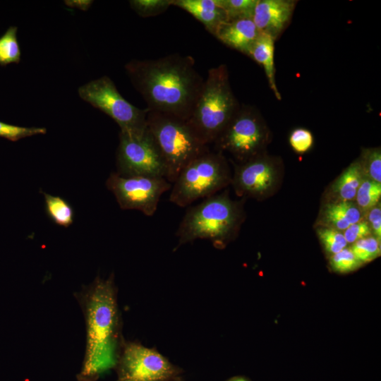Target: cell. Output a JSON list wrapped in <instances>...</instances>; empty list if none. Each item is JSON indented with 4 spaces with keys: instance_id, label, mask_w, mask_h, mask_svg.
I'll list each match as a JSON object with an SVG mask.
<instances>
[{
    "instance_id": "obj_1",
    "label": "cell",
    "mask_w": 381,
    "mask_h": 381,
    "mask_svg": "<svg viewBox=\"0 0 381 381\" xmlns=\"http://www.w3.org/2000/svg\"><path fill=\"white\" fill-rule=\"evenodd\" d=\"M125 68L148 110L189 119L205 80L192 56L171 54L155 59H132Z\"/></svg>"
},
{
    "instance_id": "obj_2",
    "label": "cell",
    "mask_w": 381,
    "mask_h": 381,
    "mask_svg": "<svg viewBox=\"0 0 381 381\" xmlns=\"http://www.w3.org/2000/svg\"><path fill=\"white\" fill-rule=\"evenodd\" d=\"M84 315L86 347L78 378L92 381L116 366L124 341L113 273L74 294Z\"/></svg>"
},
{
    "instance_id": "obj_3",
    "label": "cell",
    "mask_w": 381,
    "mask_h": 381,
    "mask_svg": "<svg viewBox=\"0 0 381 381\" xmlns=\"http://www.w3.org/2000/svg\"><path fill=\"white\" fill-rule=\"evenodd\" d=\"M241 207L224 192L188 207L176 232L178 243L175 250L198 239L207 240L214 247L223 248L238 230L243 219Z\"/></svg>"
},
{
    "instance_id": "obj_4",
    "label": "cell",
    "mask_w": 381,
    "mask_h": 381,
    "mask_svg": "<svg viewBox=\"0 0 381 381\" xmlns=\"http://www.w3.org/2000/svg\"><path fill=\"white\" fill-rule=\"evenodd\" d=\"M240 107L231 90L227 67L208 70L188 123L202 142L213 144Z\"/></svg>"
},
{
    "instance_id": "obj_5",
    "label": "cell",
    "mask_w": 381,
    "mask_h": 381,
    "mask_svg": "<svg viewBox=\"0 0 381 381\" xmlns=\"http://www.w3.org/2000/svg\"><path fill=\"white\" fill-rule=\"evenodd\" d=\"M147 127L166 164V179L171 184L185 166L210 150L186 120L147 109Z\"/></svg>"
},
{
    "instance_id": "obj_6",
    "label": "cell",
    "mask_w": 381,
    "mask_h": 381,
    "mask_svg": "<svg viewBox=\"0 0 381 381\" xmlns=\"http://www.w3.org/2000/svg\"><path fill=\"white\" fill-rule=\"evenodd\" d=\"M230 182L231 178L223 153L209 150L181 169L172 183L169 201L181 207H187L217 194Z\"/></svg>"
},
{
    "instance_id": "obj_7",
    "label": "cell",
    "mask_w": 381,
    "mask_h": 381,
    "mask_svg": "<svg viewBox=\"0 0 381 381\" xmlns=\"http://www.w3.org/2000/svg\"><path fill=\"white\" fill-rule=\"evenodd\" d=\"M269 135L260 111L250 105H240L213 144L215 150L227 152L242 163L263 153Z\"/></svg>"
},
{
    "instance_id": "obj_8",
    "label": "cell",
    "mask_w": 381,
    "mask_h": 381,
    "mask_svg": "<svg viewBox=\"0 0 381 381\" xmlns=\"http://www.w3.org/2000/svg\"><path fill=\"white\" fill-rule=\"evenodd\" d=\"M80 97L111 118L121 131L137 132L147 128V109L128 102L107 75L92 80L78 89Z\"/></svg>"
},
{
    "instance_id": "obj_9",
    "label": "cell",
    "mask_w": 381,
    "mask_h": 381,
    "mask_svg": "<svg viewBox=\"0 0 381 381\" xmlns=\"http://www.w3.org/2000/svg\"><path fill=\"white\" fill-rule=\"evenodd\" d=\"M116 167V173L124 176L166 179V164L147 127L137 132L120 131Z\"/></svg>"
},
{
    "instance_id": "obj_10",
    "label": "cell",
    "mask_w": 381,
    "mask_h": 381,
    "mask_svg": "<svg viewBox=\"0 0 381 381\" xmlns=\"http://www.w3.org/2000/svg\"><path fill=\"white\" fill-rule=\"evenodd\" d=\"M117 381H174L182 370L154 349L124 341L117 363Z\"/></svg>"
},
{
    "instance_id": "obj_11",
    "label": "cell",
    "mask_w": 381,
    "mask_h": 381,
    "mask_svg": "<svg viewBox=\"0 0 381 381\" xmlns=\"http://www.w3.org/2000/svg\"><path fill=\"white\" fill-rule=\"evenodd\" d=\"M106 186L116 198L122 210H136L152 217L156 212L163 193L172 184L165 178L147 176H124L112 172Z\"/></svg>"
},
{
    "instance_id": "obj_12",
    "label": "cell",
    "mask_w": 381,
    "mask_h": 381,
    "mask_svg": "<svg viewBox=\"0 0 381 381\" xmlns=\"http://www.w3.org/2000/svg\"><path fill=\"white\" fill-rule=\"evenodd\" d=\"M276 180L274 162L263 152L236 165L231 183L239 195L261 198L274 187Z\"/></svg>"
},
{
    "instance_id": "obj_13",
    "label": "cell",
    "mask_w": 381,
    "mask_h": 381,
    "mask_svg": "<svg viewBox=\"0 0 381 381\" xmlns=\"http://www.w3.org/2000/svg\"><path fill=\"white\" fill-rule=\"evenodd\" d=\"M296 2L294 0H258L253 20L260 32L276 40L288 27Z\"/></svg>"
},
{
    "instance_id": "obj_14",
    "label": "cell",
    "mask_w": 381,
    "mask_h": 381,
    "mask_svg": "<svg viewBox=\"0 0 381 381\" xmlns=\"http://www.w3.org/2000/svg\"><path fill=\"white\" fill-rule=\"evenodd\" d=\"M260 33L252 18H241L222 23L214 36L228 47L248 55Z\"/></svg>"
},
{
    "instance_id": "obj_15",
    "label": "cell",
    "mask_w": 381,
    "mask_h": 381,
    "mask_svg": "<svg viewBox=\"0 0 381 381\" xmlns=\"http://www.w3.org/2000/svg\"><path fill=\"white\" fill-rule=\"evenodd\" d=\"M176 6L199 20L213 35L220 25L227 21V16L219 0H171Z\"/></svg>"
},
{
    "instance_id": "obj_16",
    "label": "cell",
    "mask_w": 381,
    "mask_h": 381,
    "mask_svg": "<svg viewBox=\"0 0 381 381\" xmlns=\"http://www.w3.org/2000/svg\"><path fill=\"white\" fill-rule=\"evenodd\" d=\"M274 42L275 40L271 36L260 32L248 56L262 66L270 89L275 97L278 100H281L282 97L275 80Z\"/></svg>"
},
{
    "instance_id": "obj_17",
    "label": "cell",
    "mask_w": 381,
    "mask_h": 381,
    "mask_svg": "<svg viewBox=\"0 0 381 381\" xmlns=\"http://www.w3.org/2000/svg\"><path fill=\"white\" fill-rule=\"evenodd\" d=\"M322 219L325 227L342 231L361 221V212L351 201H337L325 205Z\"/></svg>"
},
{
    "instance_id": "obj_18",
    "label": "cell",
    "mask_w": 381,
    "mask_h": 381,
    "mask_svg": "<svg viewBox=\"0 0 381 381\" xmlns=\"http://www.w3.org/2000/svg\"><path fill=\"white\" fill-rule=\"evenodd\" d=\"M364 175L359 161L351 164L335 181L332 191L339 201H352Z\"/></svg>"
},
{
    "instance_id": "obj_19",
    "label": "cell",
    "mask_w": 381,
    "mask_h": 381,
    "mask_svg": "<svg viewBox=\"0 0 381 381\" xmlns=\"http://www.w3.org/2000/svg\"><path fill=\"white\" fill-rule=\"evenodd\" d=\"M48 217L56 224L68 227L73 224L74 212L71 205L63 198L42 193Z\"/></svg>"
},
{
    "instance_id": "obj_20",
    "label": "cell",
    "mask_w": 381,
    "mask_h": 381,
    "mask_svg": "<svg viewBox=\"0 0 381 381\" xmlns=\"http://www.w3.org/2000/svg\"><path fill=\"white\" fill-rule=\"evenodd\" d=\"M18 28L10 26L0 37V66H6L10 64L20 61L21 52L17 39Z\"/></svg>"
},
{
    "instance_id": "obj_21",
    "label": "cell",
    "mask_w": 381,
    "mask_h": 381,
    "mask_svg": "<svg viewBox=\"0 0 381 381\" xmlns=\"http://www.w3.org/2000/svg\"><path fill=\"white\" fill-rule=\"evenodd\" d=\"M380 196V183L364 177L356 195L357 206L361 212H368L378 204Z\"/></svg>"
},
{
    "instance_id": "obj_22",
    "label": "cell",
    "mask_w": 381,
    "mask_h": 381,
    "mask_svg": "<svg viewBox=\"0 0 381 381\" xmlns=\"http://www.w3.org/2000/svg\"><path fill=\"white\" fill-rule=\"evenodd\" d=\"M364 177L381 182V151L380 147L363 149L359 161Z\"/></svg>"
},
{
    "instance_id": "obj_23",
    "label": "cell",
    "mask_w": 381,
    "mask_h": 381,
    "mask_svg": "<svg viewBox=\"0 0 381 381\" xmlns=\"http://www.w3.org/2000/svg\"><path fill=\"white\" fill-rule=\"evenodd\" d=\"M221 6L224 9L227 21L252 18L258 0H219Z\"/></svg>"
},
{
    "instance_id": "obj_24",
    "label": "cell",
    "mask_w": 381,
    "mask_h": 381,
    "mask_svg": "<svg viewBox=\"0 0 381 381\" xmlns=\"http://www.w3.org/2000/svg\"><path fill=\"white\" fill-rule=\"evenodd\" d=\"M380 241L375 236H368L353 243L351 250L363 264L367 263L380 256Z\"/></svg>"
},
{
    "instance_id": "obj_25",
    "label": "cell",
    "mask_w": 381,
    "mask_h": 381,
    "mask_svg": "<svg viewBox=\"0 0 381 381\" xmlns=\"http://www.w3.org/2000/svg\"><path fill=\"white\" fill-rule=\"evenodd\" d=\"M332 269L339 273H349L358 269L363 263L355 256L351 248H344L332 255L329 260Z\"/></svg>"
},
{
    "instance_id": "obj_26",
    "label": "cell",
    "mask_w": 381,
    "mask_h": 381,
    "mask_svg": "<svg viewBox=\"0 0 381 381\" xmlns=\"http://www.w3.org/2000/svg\"><path fill=\"white\" fill-rule=\"evenodd\" d=\"M317 233L325 250L329 254L334 255L347 246L344 234L338 230L322 227L318 229Z\"/></svg>"
},
{
    "instance_id": "obj_27",
    "label": "cell",
    "mask_w": 381,
    "mask_h": 381,
    "mask_svg": "<svg viewBox=\"0 0 381 381\" xmlns=\"http://www.w3.org/2000/svg\"><path fill=\"white\" fill-rule=\"evenodd\" d=\"M129 4L140 16L147 18L164 13L171 6V0H132Z\"/></svg>"
},
{
    "instance_id": "obj_28",
    "label": "cell",
    "mask_w": 381,
    "mask_h": 381,
    "mask_svg": "<svg viewBox=\"0 0 381 381\" xmlns=\"http://www.w3.org/2000/svg\"><path fill=\"white\" fill-rule=\"evenodd\" d=\"M46 133L45 128L18 126L0 121V137L11 141Z\"/></svg>"
},
{
    "instance_id": "obj_29",
    "label": "cell",
    "mask_w": 381,
    "mask_h": 381,
    "mask_svg": "<svg viewBox=\"0 0 381 381\" xmlns=\"http://www.w3.org/2000/svg\"><path fill=\"white\" fill-rule=\"evenodd\" d=\"M312 133L304 128L294 129L289 135V142L292 149L297 153L303 154L308 152L313 145Z\"/></svg>"
},
{
    "instance_id": "obj_30",
    "label": "cell",
    "mask_w": 381,
    "mask_h": 381,
    "mask_svg": "<svg viewBox=\"0 0 381 381\" xmlns=\"http://www.w3.org/2000/svg\"><path fill=\"white\" fill-rule=\"evenodd\" d=\"M370 224L365 221H359L350 225L345 229L344 236L348 243H354L356 241L368 237L371 234Z\"/></svg>"
},
{
    "instance_id": "obj_31",
    "label": "cell",
    "mask_w": 381,
    "mask_h": 381,
    "mask_svg": "<svg viewBox=\"0 0 381 381\" xmlns=\"http://www.w3.org/2000/svg\"><path fill=\"white\" fill-rule=\"evenodd\" d=\"M368 220L370 226L373 230L375 238L380 241L381 237V208L380 205H376L368 211Z\"/></svg>"
},
{
    "instance_id": "obj_32",
    "label": "cell",
    "mask_w": 381,
    "mask_h": 381,
    "mask_svg": "<svg viewBox=\"0 0 381 381\" xmlns=\"http://www.w3.org/2000/svg\"><path fill=\"white\" fill-rule=\"evenodd\" d=\"M66 5L70 7L77 8L83 11H86L92 4V1L85 0V1H65Z\"/></svg>"
},
{
    "instance_id": "obj_33",
    "label": "cell",
    "mask_w": 381,
    "mask_h": 381,
    "mask_svg": "<svg viewBox=\"0 0 381 381\" xmlns=\"http://www.w3.org/2000/svg\"><path fill=\"white\" fill-rule=\"evenodd\" d=\"M228 381H249L243 377H234L229 379Z\"/></svg>"
},
{
    "instance_id": "obj_34",
    "label": "cell",
    "mask_w": 381,
    "mask_h": 381,
    "mask_svg": "<svg viewBox=\"0 0 381 381\" xmlns=\"http://www.w3.org/2000/svg\"><path fill=\"white\" fill-rule=\"evenodd\" d=\"M174 381H182V380H181V378H179V379H176V380H175Z\"/></svg>"
}]
</instances>
